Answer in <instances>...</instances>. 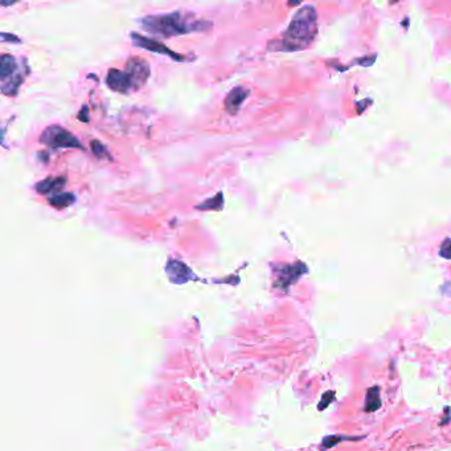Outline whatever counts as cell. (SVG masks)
I'll use <instances>...</instances> for the list:
<instances>
[{"mask_svg": "<svg viewBox=\"0 0 451 451\" xmlns=\"http://www.w3.org/2000/svg\"><path fill=\"white\" fill-rule=\"evenodd\" d=\"M362 437H344V435H329V437H326V438L323 439V443H322V447L324 450H328L331 448L332 446H336L339 442L343 441H359L361 439Z\"/></svg>", "mask_w": 451, "mask_h": 451, "instance_id": "cell-14", "label": "cell"}, {"mask_svg": "<svg viewBox=\"0 0 451 451\" xmlns=\"http://www.w3.org/2000/svg\"><path fill=\"white\" fill-rule=\"evenodd\" d=\"M249 96V89L244 86H237L228 93L227 98L224 101L225 110L229 114H237L238 110L241 109V105L244 103L245 99Z\"/></svg>", "mask_w": 451, "mask_h": 451, "instance_id": "cell-9", "label": "cell"}, {"mask_svg": "<svg viewBox=\"0 0 451 451\" xmlns=\"http://www.w3.org/2000/svg\"><path fill=\"white\" fill-rule=\"evenodd\" d=\"M106 82H107L110 89L114 90V92L123 93V94H127V93L136 90L132 79L130 78V76L127 74L126 70L110 69L107 76H106Z\"/></svg>", "mask_w": 451, "mask_h": 451, "instance_id": "cell-7", "label": "cell"}, {"mask_svg": "<svg viewBox=\"0 0 451 451\" xmlns=\"http://www.w3.org/2000/svg\"><path fill=\"white\" fill-rule=\"evenodd\" d=\"M140 25L145 31L161 37H172L179 35H187L192 32L207 31L211 23L207 20H196L192 15H187L180 11H175L165 15L146 16L140 20Z\"/></svg>", "mask_w": 451, "mask_h": 451, "instance_id": "cell-1", "label": "cell"}, {"mask_svg": "<svg viewBox=\"0 0 451 451\" xmlns=\"http://www.w3.org/2000/svg\"><path fill=\"white\" fill-rule=\"evenodd\" d=\"M125 70L127 72V74L130 76V78L132 79L135 89H140L150 77V65L146 63L143 59H139V57H134V59H130L126 64Z\"/></svg>", "mask_w": 451, "mask_h": 451, "instance_id": "cell-6", "label": "cell"}, {"mask_svg": "<svg viewBox=\"0 0 451 451\" xmlns=\"http://www.w3.org/2000/svg\"><path fill=\"white\" fill-rule=\"evenodd\" d=\"M381 408V397H380V386H372L367 390L364 410L367 413H373Z\"/></svg>", "mask_w": 451, "mask_h": 451, "instance_id": "cell-12", "label": "cell"}, {"mask_svg": "<svg viewBox=\"0 0 451 451\" xmlns=\"http://www.w3.org/2000/svg\"><path fill=\"white\" fill-rule=\"evenodd\" d=\"M90 147H92L93 154L96 155L98 159H105V158L110 159V155L109 152H107V150H106V147L102 145V143L98 142V140H92Z\"/></svg>", "mask_w": 451, "mask_h": 451, "instance_id": "cell-16", "label": "cell"}, {"mask_svg": "<svg viewBox=\"0 0 451 451\" xmlns=\"http://www.w3.org/2000/svg\"><path fill=\"white\" fill-rule=\"evenodd\" d=\"M167 273L175 284H184L191 279L192 271L183 262L176 260H170L167 264Z\"/></svg>", "mask_w": 451, "mask_h": 451, "instance_id": "cell-10", "label": "cell"}, {"mask_svg": "<svg viewBox=\"0 0 451 451\" xmlns=\"http://www.w3.org/2000/svg\"><path fill=\"white\" fill-rule=\"evenodd\" d=\"M65 178H48L45 180L40 181L39 184L36 185V191L43 194L56 193V192L61 191L65 187Z\"/></svg>", "mask_w": 451, "mask_h": 451, "instance_id": "cell-11", "label": "cell"}, {"mask_svg": "<svg viewBox=\"0 0 451 451\" xmlns=\"http://www.w3.org/2000/svg\"><path fill=\"white\" fill-rule=\"evenodd\" d=\"M439 256L446 260H451V238H446L441 245L439 249Z\"/></svg>", "mask_w": 451, "mask_h": 451, "instance_id": "cell-17", "label": "cell"}, {"mask_svg": "<svg viewBox=\"0 0 451 451\" xmlns=\"http://www.w3.org/2000/svg\"><path fill=\"white\" fill-rule=\"evenodd\" d=\"M19 63L10 54H2L0 59V79H2V92L7 96H15L19 86L23 82Z\"/></svg>", "mask_w": 451, "mask_h": 451, "instance_id": "cell-3", "label": "cell"}, {"mask_svg": "<svg viewBox=\"0 0 451 451\" xmlns=\"http://www.w3.org/2000/svg\"><path fill=\"white\" fill-rule=\"evenodd\" d=\"M222 200H224V196L221 193H217L213 199H208L203 204L198 205V208L199 209H214V211H218V209H221L222 204H224Z\"/></svg>", "mask_w": 451, "mask_h": 451, "instance_id": "cell-15", "label": "cell"}, {"mask_svg": "<svg viewBox=\"0 0 451 451\" xmlns=\"http://www.w3.org/2000/svg\"><path fill=\"white\" fill-rule=\"evenodd\" d=\"M74 203V194L69 192H61L49 198V204L56 208H66Z\"/></svg>", "mask_w": 451, "mask_h": 451, "instance_id": "cell-13", "label": "cell"}, {"mask_svg": "<svg viewBox=\"0 0 451 451\" xmlns=\"http://www.w3.org/2000/svg\"><path fill=\"white\" fill-rule=\"evenodd\" d=\"M307 273V266L302 262L294 265H284L278 269V277L275 280V286L287 290L291 285H294L302 277L303 274Z\"/></svg>", "mask_w": 451, "mask_h": 451, "instance_id": "cell-5", "label": "cell"}, {"mask_svg": "<svg viewBox=\"0 0 451 451\" xmlns=\"http://www.w3.org/2000/svg\"><path fill=\"white\" fill-rule=\"evenodd\" d=\"M318 32V17L313 6H304L294 15L285 31L277 49L295 52L306 49L313 43Z\"/></svg>", "mask_w": 451, "mask_h": 451, "instance_id": "cell-2", "label": "cell"}, {"mask_svg": "<svg viewBox=\"0 0 451 451\" xmlns=\"http://www.w3.org/2000/svg\"><path fill=\"white\" fill-rule=\"evenodd\" d=\"M333 400H335V393H333L332 390H328V392L324 393V396H323V399H322V402H320L319 406H318V408H319V410H324V409H326L327 406H328L329 404L333 401Z\"/></svg>", "mask_w": 451, "mask_h": 451, "instance_id": "cell-18", "label": "cell"}, {"mask_svg": "<svg viewBox=\"0 0 451 451\" xmlns=\"http://www.w3.org/2000/svg\"><path fill=\"white\" fill-rule=\"evenodd\" d=\"M131 37H132V40H134V44H135L136 46H140V48H143V49L151 50V52L159 53V54H165V56L172 57V59L178 60V61L183 60V57L179 56V54H176L175 52H172L171 49H168L164 44L159 43V41L147 39V37L142 36V35H139V33H132Z\"/></svg>", "mask_w": 451, "mask_h": 451, "instance_id": "cell-8", "label": "cell"}, {"mask_svg": "<svg viewBox=\"0 0 451 451\" xmlns=\"http://www.w3.org/2000/svg\"><path fill=\"white\" fill-rule=\"evenodd\" d=\"M40 142L54 150L82 149V146H81V143L78 142V139L76 136L70 134L64 127L57 125L46 127L43 134H41V136H40Z\"/></svg>", "mask_w": 451, "mask_h": 451, "instance_id": "cell-4", "label": "cell"}]
</instances>
